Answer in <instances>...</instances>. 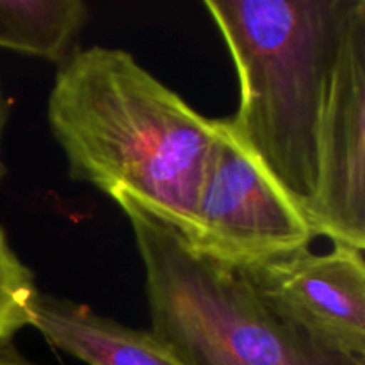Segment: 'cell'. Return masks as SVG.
I'll return each instance as SVG.
<instances>
[{"mask_svg": "<svg viewBox=\"0 0 365 365\" xmlns=\"http://www.w3.org/2000/svg\"><path fill=\"white\" fill-rule=\"evenodd\" d=\"M50 130L68 173L107 196L127 192L173 227L196 234V203L217 118L192 109L121 48L75 50L48 96Z\"/></svg>", "mask_w": 365, "mask_h": 365, "instance_id": "obj_1", "label": "cell"}, {"mask_svg": "<svg viewBox=\"0 0 365 365\" xmlns=\"http://www.w3.org/2000/svg\"><path fill=\"white\" fill-rule=\"evenodd\" d=\"M355 2H203L239 78V109L228 118L232 130L310 225L321 121Z\"/></svg>", "mask_w": 365, "mask_h": 365, "instance_id": "obj_2", "label": "cell"}, {"mask_svg": "<svg viewBox=\"0 0 365 365\" xmlns=\"http://www.w3.org/2000/svg\"><path fill=\"white\" fill-rule=\"evenodd\" d=\"M145 267L152 331L185 365H365L274 316L237 271L192 252L173 227L114 192Z\"/></svg>", "mask_w": 365, "mask_h": 365, "instance_id": "obj_3", "label": "cell"}, {"mask_svg": "<svg viewBox=\"0 0 365 365\" xmlns=\"http://www.w3.org/2000/svg\"><path fill=\"white\" fill-rule=\"evenodd\" d=\"M316 230L217 118L189 248L230 269L310 248Z\"/></svg>", "mask_w": 365, "mask_h": 365, "instance_id": "obj_4", "label": "cell"}, {"mask_svg": "<svg viewBox=\"0 0 365 365\" xmlns=\"http://www.w3.org/2000/svg\"><path fill=\"white\" fill-rule=\"evenodd\" d=\"M274 314L323 348L365 359V260L362 250L310 248L234 269Z\"/></svg>", "mask_w": 365, "mask_h": 365, "instance_id": "obj_5", "label": "cell"}, {"mask_svg": "<svg viewBox=\"0 0 365 365\" xmlns=\"http://www.w3.org/2000/svg\"><path fill=\"white\" fill-rule=\"evenodd\" d=\"M312 225L334 246L365 252V0H356L349 14L331 75Z\"/></svg>", "mask_w": 365, "mask_h": 365, "instance_id": "obj_6", "label": "cell"}, {"mask_svg": "<svg viewBox=\"0 0 365 365\" xmlns=\"http://www.w3.org/2000/svg\"><path fill=\"white\" fill-rule=\"evenodd\" d=\"M31 327L53 348L88 365H185L152 330H135L46 292L32 299Z\"/></svg>", "mask_w": 365, "mask_h": 365, "instance_id": "obj_7", "label": "cell"}, {"mask_svg": "<svg viewBox=\"0 0 365 365\" xmlns=\"http://www.w3.org/2000/svg\"><path fill=\"white\" fill-rule=\"evenodd\" d=\"M88 18L82 0H0V48L64 63Z\"/></svg>", "mask_w": 365, "mask_h": 365, "instance_id": "obj_8", "label": "cell"}, {"mask_svg": "<svg viewBox=\"0 0 365 365\" xmlns=\"http://www.w3.org/2000/svg\"><path fill=\"white\" fill-rule=\"evenodd\" d=\"M38 292L34 274L0 227V344L14 341L21 328L31 327V305Z\"/></svg>", "mask_w": 365, "mask_h": 365, "instance_id": "obj_9", "label": "cell"}, {"mask_svg": "<svg viewBox=\"0 0 365 365\" xmlns=\"http://www.w3.org/2000/svg\"><path fill=\"white\" fill-rule=\"evenodd\" d=\"M0 365H38L27 356L20 353V349L14 346V342H4L0 344Z\"/></svg>", "mask_w": 365, "mask_h": 365, "instance_id": "obj_10", "label": "cell"}, {"mask_svg": "<svg viewBox=\"0 0 365 365\" xmlns=\"http://www.w3.org/2000/svg\"><path fill=\"white\" fill-rule=\"evenodd\" d=\"M7 120H9V102H7L6 95L2 91V84H0V146H2V135ZM4 175H6V166H4L2 159H0V180L4 178Z\"/></svg>", "mask_w": 365, "mask_h": 365, "instance_id": "obj_11", "label": "cell"}]
</instances>
